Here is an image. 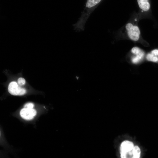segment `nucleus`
Segmentation results:
<instances>
[{
	"instance_id": "12",
	"label": "nucleus",
	"mask_w": 158,
	"mask_h": 158,
	"mask_svg": "<svg viewBox=\"0 0 158 158\" xmlns=\"http://www.w3.org/2000/svg\"><path fill=\"white\" fill-rule=\"evenodd\" d=\"M153 55L158 57V49H155L152 50L150 52Z\"/></svg>"
},
{
	"instance_id": "10",
	"label": "nucleus",
	"mask_w": 158,
	"mask_h": 158,
	"mask_svg": "<svg viewBox=\"0 0 158 158\" xmlns=\"http://www.w3.org/2000/svg\"><path fill=\"white\" fill-rule=\"evenodd\" d=\"M25 83V80L23 78H20L18 80V84L20 86L24 85Z\"/></svg>"
},
{
	"instance_id": "4",
	"label": "nucleus",
	"mask_w": 158,
	"mask_h": 158,
	"mask_svg": "<svg viewBox=\"0 0 158 158\" xmlns=\"http://www.w3.org/2000/svg\"><path fill=\"white\" fill-rule=\"evenodd\" d=\"M8 91L11 94L13 95H22L26 92L25 89L21 88L15 81L11 82L9 83Z\"/></svg>"
},
{
	"instance_id": "9",
	"label": "nucleus",
	"mask_w": 158,
	"mask_h": 158,
	"mask_svg": "<svg viewBox=\"0 0 158 158\" xmlns=\"http://www.w3.org/2000/svg\"><path fill=\"white\" fill-rule=\"evenodd\" d=\"M133 158H139L140 155V150L137 146L134 147L133 148Z\"/></svg>"
},
{
	"instance_id": "1",
	"label": "nucleus",
	"mask_w": 158,
	"mask_h": 158,
	"mask_svg": "<svg viewBox=\"0 0 158 158\" xmlns=\"http://www.w3.org/2000/svg\"><path fill=\"white\" fill-rule=\"evenodd\" d=\"M103 0H86L83 11L76 23L73 25L76 32L83 31L85 25L89 17Z\"/></svg>"
},
{
	"instance_id": "3",
	"label": "nucleus",
	"mask_w": 158,
	"mask_h": 158,
	"mask_svg": "<svg viewBox=\"0 0 158 158\" xmlns=\"http://www.w3.org/2000/svg\"><path fill=\"white\" fill-rule=\"evenodd\" d=\"M133 143L130 141L125 140L121 144L120 147L121 157L122 158H133Z\"/></svg>"
},
{
	"instance_id": "7",
	"label": "nucleus",
	"mask_w": 158,
	"mask_h": 158,
	"mask_svg": "<svg viewBox=\"0 0 158 158\" xmlns=\"http://www.w3.org/2000/svg\"><path fill=\"white\" fill-rule=\"evenodd\" d=\"M139 8L142 12H147L149 11L150 5L149 0H137Z\"/></svg>"
},
{
	"instance_id": "5",
	"label": "nucleus",
	"mask_w": 158,
	"mask_h": 158,
	"mask_svg": "<svg viewBox=\"0 0 158 158\" xmlns=\"http://www.w3.org/2000/svg\"><path fill=\"white\" fill-rule=\"evenodd\" d=\"M37 111L33 108H24L20 111V115L23 119L27 120L32 119L36 116Z\"/></svg>"
},
{
	"instance_id": "8",
	"label": "nucleus",
	"mask_w": 158,
	"mask_h": 158,
	"mask_svg": "<svg viewBox=\"0 0 158 158\" xmlns=\"http://www.w3.org/2000/svg\"><path fill=\"white\" fill-rule=\"evenodd\" d=\"M145 59L148 61L158 63V57L153 55L150 52L146 55Z\"/></svg>"
},
{
	"instance_id": "2",
	"label": "nucleus",
	"mask_w": 158,
	"mask_h": 158,
	"mask_svg": "<svg viewBox=\"0 0 158 158\" xmlns=\"http://www.w3.org/2000/svg\"><path fill=\"white\" fill-rule=\"evenodd\" d=\"M125 28L126 35L128 38L135 42L140 41L141 36L140 29L137 25L133 22L127 23Z\"/></svg>"
},
{
	"instance_id": "11",
	"label": "nucleus",
	"mask_w": 158,
	"mask_h": 158,
	"mask_svg": "<svg viewBox=\"0 0 158 158\" xmlns=\"http://www.w3.org/2000/svg\"><path fill=\"white\" fill-rule=\"evenodd\" d=\"M34 107V104L30 102L26 104L24 106V108L32 109Z\"/></svg>"
},
{
	"instance_id": "6",
	"label": "nucleus",
	"mask_w": 158,
	"mask_h": 158,
	"mask_svg": "<svg viewBox=\"0 0 158 158\" xmlns=\"http://www.w3.org/2000/svg\"><path fill=\"white\" fill-rule=\"evenodd\" d=\"M145 51L137 54H132L130 57V61L134 65H138L142 63L145 58Z\"/></svg>"
}]
</instances>
